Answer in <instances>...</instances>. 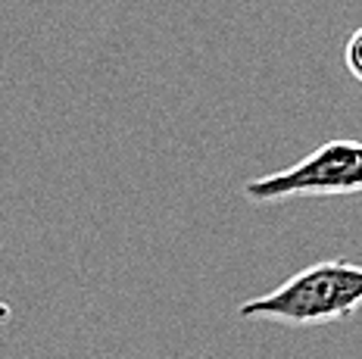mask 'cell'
Returning a JSON list of instances; mask_svg holds the SVG:
<instances>
[{
    "label": "cell",
    "instance_id": "obj_1",
    "mask_svg": "<svg viewBox=\"0 0 362 359\" xmlns=\"http://www.w3.org/2000/svg\"><path fill=\"white\" fill-rule=\"evenodd\" d=\"M362 303V266L356 259H325L300 269L269 294L238 306L247 322H278L291 328L344 322Z\"/></svg>",
    "mask_w": 362,
    "mask_h": 359
},
{
    "label": "cell",
    "instance_id": "obj_2",
    "mask_svg": "<svg viewBox=\"0 0 362 359\" xmlns=\"http://www.w3.org/2000/svg\"><path fill=\"white\" fill-rule=\"evenodd\" d=\"M362 188V144L350 138H334L319 144L300 163L278 169L272 175L244 184L253 204H281L293 197H337L359 194Z\"/></svg>",
    "mask_w": 362,
    "mask_h": 359
},
{
    "label": "cell",
    "instance_id": "obj_3",
    "mask_svg": "<svg viewBox=\"0 0 362 359\" xmlns=\"http://www.w3.org/2000/svg\"><path fill=\"white\" fill-rule=\"evenodd\" d=\"M362 28H356V32L346 38V47H344V63H346V72H350L353 78H362Z\"/></svg>",
    "mask_w": 362,
    "mask_h": 359
}]
</instances>
